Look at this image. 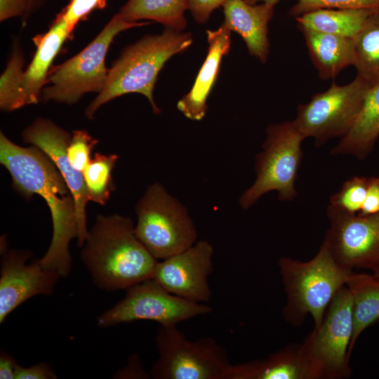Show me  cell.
<instances>
[{
    "mask_svg": "<svg viewBox=\"0 0 379 379\" xmlns=\"http://www.w3.org/2000/svg\"><path fill=\"white\" fill-rule=\"evenodd\" d=\"M0 163L10 173L13 187L25 197L34 194L46 202L51 214L53 236L39 259L46 269L67 277L72 270L71 241L78 237L73 195L52 160L35 146L22 147L0 134Z\"/></svg>",
    "mask_w": 379,
    "mask_h": 379,
    "instance_id": "1",
    "label": "cell"
},
{
    "mask_svg": "<svg viewBox=\"0 0 379 379\" xmlns=\"http://www.w3.org/2000/svg\"><path fill=\"white\" fill-rule=\"evenodd\" d=\"M81 248L93 282L106 291L127 290L152 279L158 262L137 237L133 221L118 214L98 215Z\"/></svg>",
    "mask_w": 379,
    "mask_h": 379,
    "instance_id": "2",
    "label": "cell"
},
{
    "mask_svg": "<svg viewBox=\"0 0 379 379\" xmlns=\"http://www.w3.org/2000/svg\"><path fill=\"white\" fill-rule=\"evenodd\" d=\"M192 43L190 33L166 28L161 34L146 36L127 46L109 69L105 88L86 108V117L93 119L102 105L131 93L144 95L153 112L159 114L153 98L157 75L170 58Z\"/></svg>",
    "mask_w": 379,
    "mask_h": 379,
    "instance_id": "3",
    "label": "cell"
},
{
    "mask_svg": "<svg viewBox=\"0 0 379 379\" xmlns=\"http://www.w3.org/2000/svg\"><path fill=\"white\" fill-rule=\"evenodd\" d=\"M278 265L286 295L285 319L298 326L309 314L314 328L321 326L333 298L352 272L336 262L324 243L309 261L283 257Z\"/></svg>",
    "mask_w": 379,
    "mask_h": 379,
    "instance_id": "4",
    "label": "cell"
},
{
    "mask_svg": "<svg viewBox=\"0 0 379 379\" xmlns=\"http://www.w3.org/2000/svg\"><path fill=\"white\" fill-rule=\"evenodd\" d=\"M135 234L158 260L197 242V229L187 208L160 183L147 188L135 206Z\"/></svg>",
    "mask_w": 379,
    "mask_h": 379,
    "instance_id": "5",
    "label": "cell"
},
{
    "mask_svg": "<svg viewBox=\"0 0 379 379\" xmlns=\"http://www.w3.org/2000/svg\"><path fill=\"white\" fill-rule=\"evenodd\" d=\"M150 22H130L115 14L99 34L80 53L56 66L48 74L41 98L72 105L87 93L102 92L109 69L105 66L107 50L120 32Z\"/></svg>",
    "mask_w": 379,
    "mask_h": 379,
    "instance_id": "6",
    "label": "cell"
},
{
    "mask_svg": "<svg viewBox=\"0 0 379 379\" xmlns=\"http://www.w3.org/2000/svg\"><path fill=\"white\" fill-rule=\"evenodd\" d=\"M158 358L153 379H228L232 364L225 348L212 337L187 338L176 326H159L155 338Z\"/></svg>",
    "mask_w": 379,
    "mask_h": 379,
    "instance_id": "7",
    "label": "cell"
},
{
    "mask_svg": "<svg viewBox=\"0 0 379 379\" xmlns=\"http://www.w3.org/2000/svg\"><path fill=\"white\" fill-rule=\"evenodd\" d=\"M305 138L294 120L267 128L262 151L255 156V180L239 199L242 208H249L273 190L277 191L281 201H291L297 195L294 183L302 157L300 145Z\"/></svg>",
    "mask_w": 379,
    "mask_h": 379,
    "instance_id": "8",
    "label": "cell"
},
{
    "mask_svg": "<svg viewBox=\"0 0 379 379\" xmlns=\"http://www.w3.org/2000/svg\"><path fill=\"white\" fill-rule=\"evenodd\" d=\"M212 307L173 295L152 279L126 290L124 298L97 319L99 327L107 328L138 320H150L160 326H174L180 322L209 314Z\"/></svg>",
    "mask_w": 379,
    "mask_h": 379,
    "instance_id": "9",
    "label": "cell"
},
{
    "mask_svg": "<svg viewBox=\"0 0 379 379\" xmlns=\"http://www.w3.org/2000/svg\"><path fill=\"white\" fill-rule=\"evenodd\" d=\"M372 86L359 75L344 86L333 82L328 90L298 105L294 121L305 138H314L317 144L343 137L354 124Z\"/></svg>",
    "mask_w": 379,
    "mask_h": 379,
    "instance_id": "10",
    "label": "cell"
},
{
    "mask_svg": "<svg viewBox=\"0 0 379 379\" xmlns=\"http://www.w3.org/2000/svg\"><path fill=\"white\" fill-rule=\"evenodd\" d=\"M353 331L352 299L344 285L330 302L321 326L314 328L303 343L324 379L350 375L348 348Z\"/></svg>",
    "mask_w": 379,
    "mask_h": 379,
    "instance_id": "11",
    "label": "cell"
},
{
    "mask_svg": "<svg viewBox=\"0 0 379 379\" xmlns=\"http://www.w3.org/2000/svg\"><path fill=\"white\" fill-rule=\"evenodd\" d=\"M324 243L336 262L352 271L379 269V212L356 215L330 204Z\"/></svg>",
    "mask_w": 379,
    "mask_h": 379,
    "instance_id": "12",
    "label": "cell"
},
{
    "mask_svg": "<svg viewBox=\"0 0 379 379\" xmlns=\"http://www.w3.org/2000/svg\"><path fill=\"white\" fill-rule=\"evenodd\" d=\"M1 239L0 323L26 300L39 295H49L61 277L55 271L44 268L39 259L27 262L32 253L8 249Z\"/></svg>",
    "mask_w": 379,
    "mask_h": 379,
    "instance_id": "13",
    "label": "cell"
},
{
    "mask_svg": "<svg viewBox=\"0 0 379 379\" xmlns=\"http://www.w3.org/2000/svg\"><path fill=\"white\" fill-rule=\"evenodd\" d=\"M213 247L206 240L157 262L152 279L169 293L186 300L206 303L211 290L208 277L213 270Z\"/></svg>",
    "mask_w": 379,
    "mask_h": 379,
    "instance_id": "14",
    "label": "cell"
},
{
    "mask_svg": "<svg viewBox=\"0 0 379 379\" xmlns=\"http://www.w3.org/2000/svg\"><path fill=\"white\" fill-rule=\"evenodd\" d=\"M22 136L25 142L43 151L65 180L74 199L79 230L77 245L81 248L88 232L86 207L89 199L83 173L74 169L67 157L72 135L49 119L39 118L23 131Z\"/></svg>",
    "mask_w": 379,
    "mask_h": 379,
    "instance_id": "15",
    "label": "cell"
},
{
    "mask_svg": "<svg viewBox=\"0 0 379 379\" xmlns=\"http://www.w3.org/2000/svg\"><path fill=\"white\" fill-rule=\"evenodd\" d=\"M304 345H289L265 360L232 364L229 379H321Z\"/></svg>",
    "mask_w": 379,
    "mask_h": 379,
    "instance_id": "16",
    "label": "cell"
},
{
    "mask_svg": "<svg viewBox=\"0 0 379 379\" xmlns=\"http://www.w3.org/2000/svg\"><path fill=\"white\" fill-rule=\"evenodd\" d=\"M231 32L224 23L218 29L206 31V58L192 89L177 104L178 109L191 120L202 119L207 112V98L217 79L220 61L230 49Z\"/></svg>",
    "mask_w": 379,
    "mask_h": 379,
    "instance_id": "17",
    "label": "cell"
},
{
    "mask_svg": "<svg viewBox=\"0 0 379 379\" xmlns=\"http://www.w3.org/2000/svg\"><path fill=\"white\" fill-rule=\"evenodd\" d=\"M222 7V23L242 37L251 55L265 63L270 53L268 24L275 6L266 3L251 5L244 0H228Z\"/></svg>",
    "mask_w": 379,
    "mask_h": 379,
    "instance_id": "18",
    "label": "cell"
},
{
    "mask_svg": "<svg viewBox=\"0 0 379 379\" xmlns=\"http://www.w3.org/2000/svg\"><path fill=\"white\" fill-rule=\"evenodd\" d=\"M69 34L64 20L58 15L47 33L35 37L36 51L20 79L18 109L38 103L46 84L49 67Z\"/></svg>",
    "mask_w": 379,
    "mask_h": 379,
    "instance_id": "19",
    "label": "cell"
},
{
    "mask_svg": "<svg viewBox=\"0 0 379 379\" xmlns=\"http://www.w3.org/2000/svg\"><path fill=\"white\" fill-rule=\"evenodd\" d=\"M300 29L321 79L334 78L342 69L354 65V39L307 29Z\"/></svg>",
    "mask_w": 379,
    "mask_h": 379,
    "instance_id": "20",
    "label": "cell"
},
{
    "mask_svg": "<svg viewBox=\"0 0 379 379\" xmlns=\"http://www.w3.org/2000/svg\"><path fill=\"white\" fill-rule=\"evenodd\" d=\"M378 135L379 81L368 89L354 124L331 153L350 154L363 159L373 149Z\"/></svg>",
    "mask_w": 379,
    "mask_h": 379,
    "instance_id": "21",
    "label": "cell"
},
{
    "mask_svg": "<svg viewBox=\"0 0 379 379\" xmlns=\"http://www.w3.org/2000/svg\"><path fill=\"white\" fill-rule=\"evenodd\" d=\"M345 285L352 295L354 319V331L348 348L350 357L361 333L379 319V278L352 272Z\"/></svg>",
    "mask_w": 379,
    "mask_h": 379,
    "instance_id": "22",
    "label": "cell"
},
{
    "mask_svg": "<svg viewBox=\"0 0 379 379\" xmlns=\"http://www.w3.org/2000/svg\"><path fill=\"white\" fill-rule=\"evenodd\" d=\"M375 9H320L296 18L299 29L354 39Z\"/></svg>",
    "mask_w": 379,
    "mask_h": 379,
    "instance_id": "23",
    "label": "cell"
},
{
    "mask_svg": "<svg viewBox=\"0 0 379 379\" xmlns=\"http://www.w3.org/2000/svg\"><path fill=\"white\" fill-rule=\"evenodd\" d=\"M186 10L187 0H128L118 13L127 22L149 20L182 31L187 25Z\"/></svg>",
    "mask_w": 379,
    "mask_h": 379,
    "instance_id": "24",
    "label": "cell"
},
{
    "mask_svg": "<svg viewBox=\"0 0 379 379\" xmlns=\"http://www.w3.org/2000/svg\"><path fill=\"white\" fill-rule=\"evenodd\" d=\"M354 43L357 75L375 84L379 81V9L373 11Z\"/></svg>",
    "mask_w": 379,
    "mask_h": 379,
    "instance_id": "25",
    "label": "cell"
},
{
    "mask_svg": "<svg viewBox=\"0 0 379 379\" xmlns=\"http://www.w3.org/2000/svg\"><path fill=\"white\" fill-rule=\"evenodd\" d=\"M118 156L95 153L94 157L83 171L89 201L105 205L114 190L112 172Z\"/></svg>",
    "mask_w": 379,
    "mask_h": 379,
    "instance_id": "26",
    "label": "cell"
},
{
    "mask_svg": "<svg viewBox=\"0 0 379 379\" xmlns=\"http://www.w3.org/2000/svg\"><path fill=\"white\" fill-rule=\"evenodd\" d=\"M255 5L258 2L276 5L280 0H244ZM289 15L296 18L320 9L371 8L379 9V0H297Z\"/></svg>",
    "mask_w": 379,
    "mask_h": 379,
    "instance_id": "27",
    "label": "cell"
},
{
    "mask_svg": "<svg viewBox=\"0 0 379 379\" xmlns=\"http://www.w3.org/2000/svg\"><path fill=\"white\" fill-rule=\"evenodd\" d=\"M23 58L20 49H15L8 61L0 82V107L1 110L11 112L18 109L20 79Z\"/></svg>",
    "mask_w": 379,
    "mask_h": 379,
    "instance_id": "28",
    "label": "cell"
},
{
    "mask_svg": "<svg viewBox=\"0 0 379 379\" xmlns=\"http://www.w3.org/2000/svg\"><path fill=\"white\" fill-rule=\"evenodd\" d=\"M368 185V178L354 176L344 182L340 191L330 197V204L356 213L362 208Z\"/></svg>",
    "mask_w": 379,
    "mask_h": 379,
    "instance_id": "29",
    "label": "cell"
},
{
    "mask_svg": "<svg viewBox=\"0 0 379 379\" xmlns=\"http://www.w3.org/2000/svg\"><path fill=\"white\" fill-rule=\"evenodd\" d=\"M98 140L92 138L87 131H74L67 147V157L72 166L82 172L91 161V153Z\"/></svg>",
    "mask_w": 379,
    "mask_h": 379,
    "instance_id": "30",
    "label": "cell"
},
{
    "mask_svg": "<svg viewBox=\"0 0 379 379\" xmlns=\"http://www.w3.org/2000/svg\"><path fill=\"white\" fill-rule=\"evenodd\" d=\"M104 0H70L67 6L59 14L66 23L69 32L73 31L79 20L92 10L98 7Z\"/></svg>",
    "mask_w": 379,
    "mask_h": 379,
    "instance_id": "31",
    "label": "cell"
},
{
    "mask_svg": "<svg viewBox=\"0 0 379 379\" xmlns=\"http://www.w3.org/2000/svg\"><path fill=\"white\" fill-rule=\"evenodd\" d=\"M228 0H187L194 20L199 24L206 23L214 10L222 6Z\"/></svg>",
    "mask_w": 379,
    "mask_h": 379,
    "instance_id": "32",
    "label": "cell"
},
{
    "mask_svg": "<svg viewBox=\"0 0 379 379\" xmlns=\"http://www.w3.org/2000/svg\"><path fill=\"white\" fill-rule=\"evenodd\" d=\"M57 375L47 363H39L29 367L18 364L15 379H55Z\"/></svg>",
    "mask_w": 379,
    "mask_h": 379,
    "instance_id": "33",
    "label": "cell"
},
{
    "mask_svg": "<svg viewBox=\"0 0 379 379\" xmlns=\"http://www.w3.org/2000/svg\"><path fill=\"white\" fill-rule=\"evenodd\" d=\"M31 0H0V20L23 16L28 17Z\"/></svg>",
    "mask_w": 379,
    "mask_h": 379,
    "instance_id": "34",
    "label": "cell"
},
{
    "mask_svg": "<svg viewBox=\"0 0 379 379\" xmlns=\"http://www.w3.org/2000/svg\"><path fill=\"white\" fill-rule=\"evenodd\" d=\"M114 378L147 379L150 378V373L145 370L139 355L134 353L128 359L126 365L117 372Z\"/></svg>",
    "mask_w": 379,
    "mask_h": 379,
    "instance_id": "35",
    "label": "cell"
},
{
    "mask_svg": "<svg viewBox=\"0 0 379 379\" xmlns=\"http://www.w3.org/2000/svg\"><path fill=\"white\" fill-rule=\"evenodd\" d=\"M379 212V177L368 178L366 198L359 212L361 215H367Z\"/></svg>",
    "mask_w": 379,
    "mask_h": 379,
    "instance_id": "36",
    "label": "cell"
},
{
    "mask_svg": "<svg viewBox=\"0 0 379 379\" xmlns=\"http://www.w3.org/2000/svg\"><path fill=\"white\" fill-rule=\"evenodd\" d=\"M18 364L14 357L4 350L0 353V378L15 379Z\"/></svg>",
    "mask_w": 379,
    "mask_h": 379,
    "instance_id": "37",
    "label": "cell"
},
{
    "mask_svg": "<svg viewBox=\"0 0 379 379\" xmlns=\"http://www.w3.org/2000/svg\"><path fill=\"white\" fill-rule=\"evenodd\" d=\"M47 0H31V5L28 16L40 8Z\"/></svg>",
    "mask_w": 379,
    "mask_h": 379,
    "instance_id": "38",
    "label": "cell"
},
{
    "mask_svg": "<svg viewBox=\"0 0 379 379\" xmlns=\"http://www.w3.org/2000/svg\"><path fill=\"white\" fill-rule=\"evenodd\" d=\"M373 275L378 278H379V269L378 271L373 273Z\"/></svg>",
    "mask_w": 379,
    "mask_h": 379,
    "instance_id": "39",
    "label": "cell"
}]
</instances>
